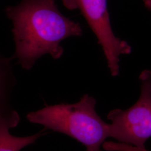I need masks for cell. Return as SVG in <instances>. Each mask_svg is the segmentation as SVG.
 <instances>
[{"mask_svg":"<svg viewBox=\"0 0 151 151\" xmlns=\"http://www.w3.org/2000/svg\"><path fill=\"white\" fill-rule=\"evenodd\" d=\"M5 12L13 24L15 52L12 58L26 70L45 54L60 58L64 51L60 42L82 34L80 24L64 16L55 0H22Z\"/></svg>","mask_w":151,"mask_h":151,"instance_id":"cell-1","label":"cell"},{"mask_svg":"<svg viewBox=\"0 0 151 151\" xmlns=\"http://www.w3.org/2000/svg\"><path fill=\"white\" fill-rule=\"evenodd\" d=\"M95 99L85 95L75 104L46 106L27 115L32 123L68 135L83 144L87 151H100L109 137V124L104 122L95 110Z\"/></svg>","mask_w":151,"mask_h":151,"instance_id":"cell-2","label":"cell"},{"mask_svg":"<svg viewBox=\"0 0 151 151\" xmlns=\"http://www.w3.org/2000/svg\"><path fill=\"white\" fill-rule=\"evenodd\" d=\"M140 94L137 101L126 110L114 109L108 114L109 137L118 142L146 148L151 137V70L139 76Z\"/></svg>","mask_w":151,"mask_h":151,"instance_id":"cell-3","label":"cell"},{"mask_svg":"<svg viewBox=\"0 0 151 151\" xmlns=\"http://www.w3.org/2000/svg\"><path fill=\"white\" fill-rule=\"evenodd\" d=\"M62 3L69 10L81 11L103 49L111 75H118L119 57L129 54L132 48L126 41L115 35L111 27L107 0H62Z\"/></svg>","mask_w":151,"mask_h":151,"instance_id":"cell-4","label":"cell"},{"mask_svg":"<svg viewBox=\"0 0 151 151\" xmlns=\"http://www.w3.org/2000/svg\"><path fill=\"white\" fill-rule=\"evenodd\" d=\"M19 121L18 114L9 108L0 110V151H20L34 143L41 133L27 137L11 135L10 130L15 127Z\"/></svg>","mask_w":151,"mask_h":151,"instance_id":"cell-5","label":"cell"},{"mask_svg":"<svg viewBox=\"0 0 151 151\" xmlns=\"http://www.w3.org/2000/svg\"><path fill=\"white\" fill-rule=\"evenodd\" d=\"M12 59L0 54V110L9 108L10 94L15 83Z\"/></svg>","mask_w":151,"mask_h":151,"instance_id":"cell-6","label":"cell"},{"mask_svg":"<svg viewBox=\"0 0 151 151\" xmlns=\"http://www.w3.org/2000/svg\"><path fill=\"white\" fill-rule=\"evenodd\" d=\"M103 148L108 151H150L146 148H139L125 143L113 142H104Z\"/></svg>","mask_w":151,"mask_h":151,"instance_id":"cell-7","label":"cell"},{"mask_svg":"<svg viewBox=\"0 0 151 151\" xmlns=\"http://www.w3.org/2000/svg\"><path fill=\"white\" fill-rule=\"evenodd\" d=\"M145 7L151 11V0H143Z\"/></svg>","mask_w":151,"mask_h":151,"instance_id":"cell-8","label":"cell"}]
</instances>
